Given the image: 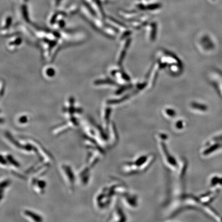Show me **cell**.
<instances>
[{"label":"cell","mask_w":222,"mask_h":222,"mask_svg":"<svg viewBox=\"0 0 222 222\" xmlns=\"http://www.w3.org/2000/svg\"><path fill=\"white\" fill-rule=\"evenodd\" d=\"M62 1H63V0H54V3L56 5H59L58 4H59Z\"/></svg>","instance_id":"cell-1"},{"label":"cell","mask_w":222,"mask_h":222,"mask_svg":"<svg viewBox=\"0 0 222 222\" xmlns=\"http://www.w3.org/2000/svg\"><path fill=\"white\" fill-rule=\"evenodd\" d=\"M140 1H141V3L143 4H146L148 3V0H140Z\"/></svg>","instance_id":"cell-2"}]
</instances>
